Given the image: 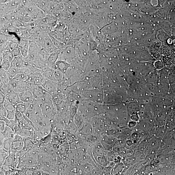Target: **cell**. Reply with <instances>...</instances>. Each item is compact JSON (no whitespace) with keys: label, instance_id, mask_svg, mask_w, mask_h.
<instances>
[{"label":"cell","instance_id":"24","mask_svg":"<svg viewBox=\"0 0 175 175\" xmlns=\"http://www.w3.org/2000/svg\"><path fill=\"white\" fill-rule=\"evenodd\" d=\"M0 120H3L7 118V111L3 104H0Z\"/></svg>","mask_w":175,"mask_h":175},{"label":"cell","instance_id":"20","mask_svg":"<svg viewBox=\"0 0 175 175\" xmlns=\"http://www.w3.org/2000/svg\"><path fill=\"white\" fill-rule=\"evenodd\" d=\"M0 89L1 93L5 96L12 90L10 89L8 84H5L1 81V85H0Z\"/></svg>","mask_w":175,"mask_h":175},{"label":"cell","instance_id":"6","mask_svg":"<svg viewBox=\"0 0 175 175\" xmlns=\"http://www.w3.org/2000/svg\"><path fill=\"white\" fill-rule=\"evenodd\" d=\"M27 67H30L26 58L23 57L21 54L14 57L11 66V67L18 69H21Z\"/></svg>","mask_w":175,"mask_h":175},{"label":"cell","instance_id":"11","mask_svg":"<svg viewBox=\"0 0 175 175\" xmlns=\"http://www.w3.org/2000/svg\"><path fill=\"white\" fill-rule=\"evenodd\" d=\"M6 99L12 104L16 106L18 104L21 103L20 100L19 93H18L12 90L6 96Z\"/></svg>","mask_w":175,"mask_h":175},{"label":"cell","instance_id":"36","mask_svg":"<svg viewBox=\"0 0 175 175\" xmlns=\"http://www.w3.org/2000/svg\"><path fill=\"white\" fill-rule=\"evenodd\" d=\"M42 175H51L49 174L43 173Z\"/></svg>","mask_w":175,"mask_h":175},{"label":"cell","instance_id":"4","mask_svg":"<svg viewBox=\"0 0 175 175\" xmlns=\"http://www.w3.org/2000/svg\"><path fill=\"white\" fill-rule=\"evenodd\" d=\"M14 57L10 50L1 52V68L8 71L11 66Z\"/></svg>","mask_w":175,"mask_h":175},{"label":"cell","instance_id":"19","mask_svg":"<svg viewBox=\"0 0 175 175\" xmlns=\"http://www.w3.org/2000/svg\"><path fill=\"white\" fill-rule=\"evenodd\" d=\"M55 69L61 72L64 73L66 71L68 65L63 61H57L55 65Z\"/></svg>","mask_w":175,"mask_h":175},{"label":"cell","instance_id":"29","mask_svg":"<svg viewBox=\"0 0 175 175\" xmlns=\"http://www.w3.org/2000/svg\"><path fill=\"white\" fill-rule=\"evenodd\" d=\"M24 118L23 114L21 112L15 111L14 120L16 121L20 122Z\"/></svg>","mask_w":175,"mask_h":175},{"label":"cell","instance_id":"32","mask_svg":"<svg viewBox=\"0 0 175 175\" xmlns=\"http://www.w3.org/2000/svg\"><path fill=\"white\" fill-rule=\"evenodd\" d=\"M11 51L14 57L19 56L21 54L19 48L14 49Z\"/></svg>","mask_w":175,"mask_h":175},{"label":"cell","instance_id":"3","mask_svg":"<svg viewBox=\"0 0 175 175\" xmlns=\"http://www.w3.org/2000/svg\"><path fill=\"white\" fill-rule=\"evenodd\" d=\"M9 85L14 92L20 93L29 90L31 83L29 82H21L12 79L10 81Z\"/></svg>","mask_w":175,"mask_h":175},{"label":"cell","instance_id":"25","mask_svg":"<svg viewBox=\"0 0 175 175\" xmlns=\"http://www.w3.org/2000/svg\"><path fill=\"white\" fill-rule=\"evenodd\" d=\"M5 123L6 126L10 127L14 131V127L16 125V121L14 120H9L7 118L3 120Z\"/></svg>","mask_w":175,"mask_h":175},{"label":"cell","instance_id":"16","mask_svg":"<svg viewBox=\"0 0 175 175\" xmlns=\"http://www.w3.org/2000/svg\"><path fill=\"white\" fill-rule=\"evenodd\" d=\"M14 135V132L9 127L6 126L4 131L1 132V141H3L4 139L13 138Z\"/></svg>","mask_w":175,"mask_h":175},{"label":"cell","instance_id":"12","mask_svg":"<svg viewBox=\"0 0 175 175\" xmlns=\"http://www.w3.org/2000/svg\"><path fill=\"white\" fill-rule=\"evenodd\" d=\"M20 100L21 103L31 104L34 100V97L30 90L19 93Z\"/></svg>","mask_w":175,"mask_h":175},{"label":"cell","instance_id":"8","mask_svg":"<svg viewBox=\"0 0 175 175\" xmlns=\"http://www.w3.org/2000/svg\"><path fill=\"white\" fill-rule=\"evenodd\" d=\"M24 147L22 150L20 151L21 157L26 154L33 147L38 140L34 137L23 138Z\"/></svg>","mask_w":175,"mask_h":175},{"label":"cell","instance_id":"30","mask_svg":"<svg viewBox=\"0 0 175 175\" xmlns=\"http://www.w3.org/2000/svg\"><path fill=\"white\" fill-rule=\"evenodd\" d=\"M7 111V118L9 120H14L15 110Z\"/></svg>","mask_w":175,"mask_h":175},{"label":"cell","instance_id":"22","mask_svg":"<svg viewBox=\"0 0 175 175\" xmlns=\"http://www.w3.org/2000/svg\"><path fill=\"white\" fill-rule=\"evenodd\" d=\"M20 122L22 129L31 131H35L33 127L29 124L24 118L21 120Z\"/></svg>","mask_w":175,"mask_h":175},{"label":"cell","instance_id":"15","mask_svg":"<svg viewBox=\"0 0 175 175\" xmlns=\"http://www.w3.org/2000/svg\"><path fill=\"white\" fill-rule=\"evenodd\" d=\"M54 70L48 67H46L43 69L42 72L46 79L57 82L54 78Z\"/></svg>","mask_w":175,"mask_h":175},{"label":"cell","instance_id":"13","mask_svg":"<svg viewBox=\"0 0 175 175\" xmlns=\"http://www.w3.org/2000/svg\"><path fill=\"white\" fill-rule=\"evenodd\" d=\"M54 44L51 40L49 34H47L46 36L44 45V48L45 49L49 54H51L54 52Z\"/></svg>","mask_w":175,"mask_h":175},{"label":"cell","instance_id":"34","mask_svg":"<svg viewBox=\"0 0 175 175\" xmlns=\"http://www.w3.org/2000/svg\"><path fill=\"white\" fill-rule=\"evenodd\" d=\"M5 96L1 93H0V104H3L4 101Z\"/></svg>","mask_w":175,"mask_h":175},{"label":"cell","instance_id":"2","mask_svg":"<svg viewBox=\"0 0 175 175\" xmlns=\"http://www.w3.org/2000/svg\"><path fill=\"white\" fill-rule=\"evenodd\" d=\"M20 1H1V17L16 11Z\"/></svg>","mask_w":175,"mask_h":175},{"label":"cell","instance_id":"7","mask_svg":"<svg viewBox=\"0 0 175 175\" xmlns=\"http://www.w3.org/2000/svg\"><path fill=\"white\" fill-rule=\"evenodd\" d=\"M46 80L42 72H36L30 76L28 82L32 85L42 86Z\"/></svg>","mask_w":175,"mask_h":175},{"label":"cell","instance_id":"26","mask_svg":"<svg viewBox=\"0 0 175 175\" xmlns=\"http://www.w3.org/2000/svg\"><path fill=\"white\" fill-rule=\"evenodd\" d=\"M9 154V153L3 149H1V166L4 165L5 160Z\"/></svg>","mask_w":175,"mask_h":175},{"label":"cell","instance_id":"31","mask_svg":"<svg viewBox=\"0 0 175 175\" xmlns=\"http://www.w3.org/2000/svg\"><path fill=\"white\" fill-rule=\"evenodd\" d=\"M10 50L14 49L19 48V43L15 42H10Z\"/></svg>","mask_w":175,"mask_h":175},{"label":"cell","instance_id":"5","mask_svg":"<svg viewBox=\"0 0 175 175\" xmlns=\"http://www.w3.org/2000/svg\"><path fill=\"white\" fill-rule=\"evenodd\" d=\"M35 4L47 14L50 15L51 11L55 4V1H32Z\"/></svg>","mask_w":175,"mask_h":175},{"label":"cell","instance_id":"10","mask_svg":"<svg viewBox=\"0 0 175 175\" xmlns=\"http://www.w3.org/2000/svg\"><path fill=\"white\" fill-rule=\"evenodd\" d=\"M19 48L21 55L26 57L28 55L29 49V41L28 39H20L19 43Z\"/></svg>","mask_w":175,"mask_h":175},{"label":"cell","instance_id":"14","mask_svg":"<svg viewBox=\"0 0 175 175\" xmlns=\"http://www.w3.org/2000/svg\"><path fill=\"white\" fill-rule=\"evenodd\" d=\"M57 59V55L56 52L50 54L47 60L46 67L53 70H55V65Z\"/></svg>","mask_w":175,"mask_h":175},{"label":"cell","instance_id":"28","mask_svg":"<svg viewBox=\"0 0 175 175\" xmlns=\"http://www.w3.org/2000/svg\"><path fill=\"white\" fill-rule=\"evenodd\" d=\"M9 50H10L9 42H7L1 45V52Z\"/></svg>","mask_w":175,"mask_h":175},{"label":"cell","instance_id":"23","mask_svg":"<svg viewBox=\"0 0 175 175\" xmlns=\"http://www.w3.org/2000/svg\"><path fill=\"white\" fill-rule=\"evenodd\" d=\"M30 76L24 74H17L13 79L21 82H28Z\"/></svg>","mask_w":175,"mask_h":175},{"label":"cell","instance_id":"33","mask_svg":"<svg viewBox=\"0 0 175 175\" xmlns=\"http://www.w3.org/2000/svg\"><path fill=\"white\" fill-rule=\"evenodd\" d=\"M6 126L5 122L3 121H0V131L1 132L4 131L6 129Z\"/></svg>","mask_w":175,"mask_h":175},{"label":"cell","instance_id":"9","mask_svg":"<svg viewBox=\"0 0 175 175\" xmlns=\"http://www.w3.org/2000/svg\"><path fill=\"white\" fill-rule=\"evenodd\" d=\"M57 82L46 79L42 86L52 96L56 93L57 88Z\"/></svg>","mask_w":175,"mask_h":175},{"label":"cell","instance_id":"1","mask_svg":"<svg viewBox=\"0 0 175 175\" xmlns=\"http://www.w3.org/2000/svg\"><path fill=\"white\" fill-rule=\"evenodd\" d=\"M29 90L32 93L35 100L38 101L40 104L46 102H53L52 95L41 86L36 85L31 83Z\"/></svg>","mask_w":175,"mask_h":175},{"label":"cell","instance_id":"18","mask_svg":"<svg viewBox=\"0 0 175 175\" xmlns=\"http://www.w3.org/2000/svg\"><path fill=\"white\" fill-rule=\"evenodd\" d=\"M30 104L21 103L15 106V111H19L22 113H26L27 109Z\"/></svg>","mask_w":175,"mask_h":175},{"label":"cell","instance_id":"17","mask_svg":"<svg viewBox=\"0 0 175 175\" xmlns=\"http://www.w3.org/2000/svg\"><path fill=\"white\" fill-rule=\"evenodd\" d=\"M20 69L10 67L9 70L7 71V75L10 80H12L17 74H19Z\"/></svg>","mask_w":175,"mask_h":175},{"label":"cell","instance_id":"35","mask_svg":"<svg viewBox=\"0 0 175 175\" xmlns=\"http://www.w3.org/2000/svg\"><path fill=\"white\" fill-rule=\"evenodd\" d=\"M1 175H5V174L3 171H1Z\"/></svg>","mask_w":175,"mask_h":175},{"label":"cell","instance_id":"27","mask_svg":"<svg viewBox=\"0 0 175 175\" xmlns=\"http://www.w3.org/2000/svg\"><path fill=\"white\" fill-rule=\"evenodd\" d=\"M54 74L56 81L60 82L63 79V75L59 71L55 69L54 70Z\"/></svg>","mask_w":175,"mask_h":175},{"label":"cell","instance_id":"21","mask_svg":"<svg viewBox=\"0 0 175 175\" xmlns=\"http://www.w3.org/2000/svg\"><path fill=\"white\" fill-rule=\"evenodd\" d=\"M0 78H1V81L4 84H8L10 80L7 75V71L3 70L2 68H1L0 70Z\"/></svg>","mask_w":175,"mask_h":175}]
</instances>
